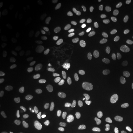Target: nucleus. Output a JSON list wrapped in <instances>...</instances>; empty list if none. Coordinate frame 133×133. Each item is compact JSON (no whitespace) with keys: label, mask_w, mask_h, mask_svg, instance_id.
Here are the masks:
<instances>
[{"label":"nucleus","mask_w":133,"mask_h":133,"mask_svg":"<svg viewBox=\"0 0 133 133\" xmlns=\"http://www.w3.org/2000/svg\"><path fill=\"white\" fill-rule=\"evenodd\" d=\"M111 123V118L107 115L99 113L94 114L91 118L88 127L94 132H102L107 129Z\"/></svg>","instance_id":"f257e3e1"},{"label":"nucleus","mask_w":133,"mask_h":133,"mask_svg":"<svg viewBox=\"0 0 133 133\" xmlns=\"http://www.w3.org/2000/svg\"><path fill=\"white\" fill-rule=\"evenodd\" d=\"M79 44L78 43H74L66 49V52L63 56L62 62L64 64L69 63L71 60L77 56L79 51Z\"/></svg>","instance_id":"f03ea898"},{"label":"nucleus","mask_w":133,"mask_h":133,"mask_svg":"<svg viewBox=\"0 0 133 133\" xmlns=\"http://www.w3.org/2000/svg\"><path fill=\"white\" fill-rule=\"evenodd\" d=\"M2 97L3 99L8 104H14L18 102L19 98L17 94L14 89L11 88H7L2 90Z\"/></svg>","instance_id":"7ed1b4c3"},{"label":"nucleus","mask_w":133,"mask_h":133,"mask_svg":"<svg viewBox=\"0 0 133 133\" xmlns=\"http://www.w3.org/2000/svg\"><path fill=\"white\" fill-rule=\"evenodd\" d=\"M20 27L17 23L12 22L5 30L4 36L7 39H13L19 35Z\"/></svg>","instance_id":"20e7f679"},{"label":"nucleus","mask_w":133,"mask_h":133,"mask_svg":"<svg viewBox=\"0 0 133 133\" xmlns=\"http://www.w3.org/2000/svg\"><path fill=\"white\" fill-rule=\"evenodd\" d=\"M128 44L125 41H122V42L119 43L115 48L114 52H113L115 59L117 61H121L123 59V57L124 52L128 49Z\"/></svg>","instance_id":"39448f33"},{"label":"nucleus","mask_w":133,"mask_h":133,"mask_svg":"<svg viewBox=\"0 0 133 133\" xmlns=\"http://www.w3.org/2000/svg\"><path fill=\"white\" fill-rule=\"evenodd\" d=\"M116 39V35L111 33L103 38L101 42V48L102 51H107L110 48Z\"/></svg>","instance_id":"423d86ee"},{"label":"nucleus","mask_w":133,"mask_h":133,"mask_svg":"<svg viewBox=\"0 0 133 133\" xmlns=\"http://www.w3.org/2000/svg\"><path fill=\"white\" fill-rule=\"evenodd\" d=\"M85 83V78L82 75L76 76L73 81L71 85V90L75 94H79L83 89Z\"/></svg>","instance_id":"0eeeda50"},{"label":"nucleus","mask_w":133,"mask_h":133,"mask_svg":"<svg viewBox=\"0 0 133 133\" xmlns=\"http://www.w3.org/2000/svg\"><path fill=\"white\" fill-rule=\"evenodd\" d=\"M16 65L18 69L24 74H29L31 71V66L25 60L22 59L16 60Z\"/></svg>","instance_id":"6e6552de"},{"label":"nucleus","mask_w":133,"mask_h":133,"mask_svg":"<svg viewBox=\"0 0 133 133\" xmlns=\"http://www.w3.org/2000/svg\"><path fill=\"white\" fill-rule=\"evenodd\" d=\"M54 123L52 116L50 115H44L39 118L38 120V125L43 128H47L51 126Z\"/></svg>","instance_id":"1a4fd4ad"},{"label":"nucleus","mask_w":133,"mask_h":133,"mask_svg":"<svg viewBox=\"0 0 133 133\" xmlns=\"http://www.w3.org/2000/svg\"><path fill=\"white\" fill-rule=\"evenodd\" d=\"M88 105L91 109L97 111H104L107 109V106L104 102L102 101H92L88 103Z\"/></svg>","instance_id":"9d476101"},{"label":"nucleus","mask_w":133,"mask_h":133,"mask_svg":"<svg viewBox=\"0 0 133 133\" xmlns=\"http://www.w3.org/2000/svg\"><path fill=\"white\" fill-rule=\"evenodd\" d=\"M102 95L104 99L109 101H114L118 97V92L114 89H105L102 91Z\"/></svg>","instance_id":"9b49d317"},{"label":"nucleus","mask_w":133,"mask_h":133,"mask_svg":"<svg viewBox=\"0 0 133 133\" xmlns=\"http://www.w3.org/2000/svg\"><path fill=\"white\" fill-rule=\"evenodd\" d=\"M29 102L31 106H32L34 108H36V109L40 107L43 103V101L41 98L39 96L35 95V94L30 95L29 97Z\"/></svg>","instance_id":"f8f14e48"},{"label":"nucleus","mask_w":133,"mask_h":133,"mask_svg":"<svg viewBox=\"0 0 133 133\" xmlns=\"http://www.w3.org/2000/svg\"><path fill=\"white\" fill-rule=\"evenodd\" d=\"M99 85V79L97 77H94L91 79L89 82L87 88V91L88 93L91 94L95 92L98 86Z\"/></svg>","instance_id":"ddd939ff"},{"label":"nucleus","mask_w":133,"mask_h":133,"mask_svg":"<svg viewBox=\"0 0 133 133\" xmlns=\"http://www.w3.org/2000/svg\"><path fill=\"white\" fill-rule=\"evenodd\" d=\"M57 43V38L54 33H51L47 37L46 46L49 49H52L56 46Z\"/></svg>","instance_id":"4468645a"},{"label":"nucleus","mask_w":133,"mask_h":133,"mask_svg":"<svg viewBox=\"0 0 133 133\" xmlns=\"http://www.w3.org/2000/svg\"><path fill=\"white\" fill-rule=\"evenodd\" d=\"M94 8L95 11L98 13H104L107 10L105 4L101 0H96L94 1Z\"/></svg>","instance_id":"2eb2a0df"},{"label":"nucleus","mask_w":133,"mask_h":133,"mask_svg":"<svg viewBox=\"0 0 133 133\" xmlns=\"http://www.w3.org/2000/svg\"><path fill=\"white\" fill-rule=\"evenodd\" d=\"M17 114V110L13 107H7L3 112V116L6 120H9Z\"/></svg>","instance_id":"dca6fc26"},{"label":"nucleus","mask_w":133,"mask_h":133,"mask_svg":"<svg viewBox=\"0 0 133 133\" xmlns=\"http://www.w3.org/2000/svg\"><path fill=\"white\" fill-rule=\"evenodd\" d=\"M108 71L111 75L114 76L115 78L116 79H120L123 76L122 71H121V70L117 67H115V66L109 67V69H108Z\"/></svg>","instance_id":"f3484780"},{"label":"nucleus","mask_w":133,"mask_h":133,"mask_svg":"<svg viewBox=\"0 0 133 133\" xmlns=\"http://www.w3.org/2000/svg\"><path fill=\"white\" fill-rule=\"evenodd\" d=\"M124 128V123L122 121H119L111 128L110 133H121Z\"/></svg>","instance_id":"a211bd4d"},{"label":"nucleus","mask_w":133,"mask_h":133,"mask_svg":"<svg viewBox=\"0 0 133 133\" xmlns=\"http://www.w3.org/2000/svg\"><path fill=\"white\" fill-rule=\"evenodd\" d=\"M34 19V14L31 12H26L23 17V22L25 25H30L33 22Z\"/></svg>","instance_id":"6ab92c4d"},{"label":"nucleus","mask_w":133,"mask_h":133,"mask_svg":"<svg viewBox=\"0 0 133 133\" xmlns=\"http://www.w3.org/2000/svg\"><path fill=\"white\" fill-rule=\"evenodd\" d=\"M49 90V84L48 81H42L39 85V91L41 94H46Z\"/></svg>","instance_id":"aec40b11"},{"label":"nucleus","mask_w":133,"mask_h":133,"mask_svg":"<svg viewBox=\"0 0 133 133\" xmlns=\"http://www.w3.org/2000/svg\"><path fill=\"white\" fill-rule=\"evenodd\" d=\"M45 29L44 28H43L40 30V31H39V34L38 35L37 40H36V44H37L38 46H41L43 44L44 41V38H45Z\"/></svg>","instance_id":"412c9836"},{"label":"nucleus","mask_w":133,"mask_h":133,"mask_svg":"<svg viewBox=\"0 0 133 133\" xmlns=\"http://www.w3.org/2000/svg\"><path fill=\"white\" fill-rule=\"evenodd\" d=\"M8 12V8L6 5L3 4L0 7V20H2L5 17Z\"/></svg>","instance_id":"4be33fe9"},{"label":"nucleus","mask_w":133,"mask_h":133,"mask_svg":"<svg viewBox=\"0 0 133 133\" xmlns=\"http://www.w3.org/2000/svg\"><path fill=\"white\" fill-rule=\"evenodd\" d=\"M103 81L105 84L108 86H112L114 84V81L110 76L108 75H104L103 76Z\"/></svg>","instance_id":"5701e85b"},{"label":"nucleus","mask_w":133,"mask_h":133,"mask_svg":"<svg viewBox=\"0 0 133 133\" xmlns=\"http://www.w3.org/2000/svg\"><path fill=\"white\" fill-rule=\"evenodd\" d=\"M64 133H77V129L75 126H69L66 128Z\"/></svg>","instance_id":"b1692460"},{"label":"nucleus","mask_w":133,"mask_h":133,"mask_svg":"<svg viewBox=\"0 0 133 133\" xmlns=\"http://www.w3.org/2000/svg\"><path fill=\"white\" fill-rule=\"evenodd\" d=\"M49 133H62V129L59 126H56L50 129Z\"/></svg>","instance_id":"393cba45"},{"label":"nucleus","mask_w":133,"mask_h":133,"mask_svg":"<svg viewBox=\"0 0 133 133\" xmlns=\"http://www.w3.org/2000/svg\"><path fill=\"white\" fill-rule=\"evenodd\" d=\"M29 131L30 133H43L40 130L34 126H30L29 129Z\"/></svg>","instance_id":"a878e982"},{"label":"nucleus","mask_w":133,"mask_h":133,"mask_svg":"<svg viewBox=\"0 0 133 133\" xmlns=\"http://www.w3.org/2000/svg\"><path fill=\"white\" fill-rule=\"evenodd\" d=\"M67 19H68V21L70 23H71V24H73V23L74 22V15L72 14H71V13H69V14H67Z\"/></svg>","instance_id":"bb28decb"},{"label":"nucleus","mask_w":133,"mask_h":133,"mask_svg":"<svg viewBox=\"0 0 133 133\" xmlns=\"http://www.w3.org/2000/svg\"><path fill=\"white\" fill-rule=\"evenodd\" d=\"M7 133H18L17 129L14 126H11L8 129Z\"/></svg>","instance_id":"cd10ccee"},{"label":"nucleus","mask_w":133,"mask_h":133,"mask_svg":"<svg viewBox=\"0 0 133 133\" xmlns=\"http://www.w3.org/2000/svg\"><path fill=\"white\" fill-rule=\"evenodd\" d=\"M58 22H59L60 25L62 26L63 25H64V24H65V21L64 19H63V18L59 17L58 18Z\"/></svg>","instance_id":"c85d7f7f"},{"label":"nucleus","mask_w":133,"mask_h":133,"mask_svg":"<svg viewBox=\"0 0 133 133\" xmlns=\"http://www.w3.org/2000/svg\"><path fill=\"white\" fill-rule=\"evenodd\" d=\"M3 38V33L2 29H0V44H2Z\"/></svg>","instance_id":"c756f323"},{"label":"nucleus","mask_w":133,"mask_h":133,"mask_svg":"<svg viewBox=\"0 0 133 133\" xmlns=\"http://www.w3.org/2000/svg\"><path fill=\"white\" fill-rule=\"evenodd\" d=\"M3 78V74L2 71H1V72H0V82H2Z\"/></svg>","instance_id":"7c9ffc66"},{"label":"nucleus","mask_w":133,"mask_h":133,"mask_svg":"<svg viewBox=\"0 0 133 133\" xmlns=\"http://www.w3.org/2000/svg\"><path fill=\"white\" fill-rule=\"evenodd\" d=\"M129 4H130L131 7L133 8V0H131V1H130V2H129Z\"/></svg>","instance_id":"2f4dec72"},{"label":"nucleus","mask_w":133,"mask_h":133,"mask_svg":"<svg viewBox=\"0 0 133 133\" xmlns=\"http://www.w3.org/2000/svg\"><path fill=\"white\" fill-rule=\"evenodd\" d=\"M132 97H133V94H132Z\"/></svg>","instance_id":"473e14b6"}]
</instances>
